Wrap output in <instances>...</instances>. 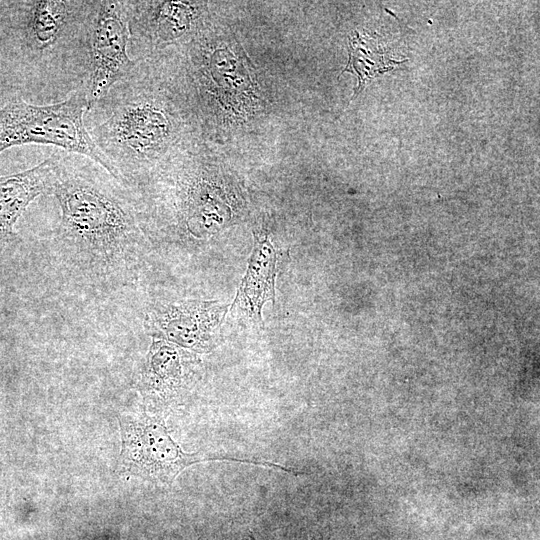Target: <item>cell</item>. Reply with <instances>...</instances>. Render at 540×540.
Returning a JSON list of instances; mask_svg holds the SVG:
<instances>
[{"label": "cell", "mask_w": 540, "mask_h": 540, "mask_svg": "<svg viewBox=\"0 0 540 540\" xmlns=\"http://www.w3.org/2000/svg\"><path fill=\"white\" fill-rule=\"evenodd\" d=\"M129 42L125 2L93 0L87 37L88 69L82 85L90 109L137 65L129 54Z\"/></svg>", "instance_id": "cell-5"}, {"label": "cell", "mask_w": 540, "mask_h": 540, "mask_svg": "<svg viewBox=\"0 0 540 540\" xmlns=\"http://www.w3.org/2000/svg\"><path fill=\"white\" fill-rule=\"evenodd\" d=\"M228 307V304L214 300L160 303L147 311L144 327L153 339L195 352H207L217 341Z\"/></svg>", "instance_id": "cell-7"}, {"label": "cell", "mask_w": 540, "mask_h": 540, "mask_svg": "<svg viewBox=\"0 0 540 540\" xmlns=\"http://www.w3.org/2000/svg\"><path fill=\"white\" fill-rule=\"evenodd\" d=\"M49 194L61 217L52 237L60 263L97 287L118 288L131 280L140 230L130 189L90 159L53 153Z\"/></svg>", "instance_id": "cell-1"}, {"label": "cell", "mask_w": 540, "mask_h": 540, "mask_svg": "<svg viewBox=\"0 0 540 540\" xmlns=\"http://www.w3.org/2000/svg\"><path fill=\"white\" fill-rule=\"evenodd\" d=\"M250 540H256L252 535L249 536ZM311 540H316L315 538H312Z\"/></svg>", "instance_id": "cell-12"}, {"label": "cell", "mask_w": 540, "mask_h": 540, "mask_svg": "<svg viewBox=\"0 0 540 540\" xmlns=\"http://www.w3.org/2000/svg\"><path fill=\"white\" fill-rule=\"evenodd\" d=\"M399 64L393 60L378 42L376 37L355 32L349 37V61L344 71L357 75L356 96L366 82Z\"/></svg>", "instance_id": "cell-11"}, {"label": "cell", "mask_w": 540, "mask_h": 540, "mask_svg": "<svg viewBox=\"0 0 540 540\" xmlns=\"http://www.w3.org/2000/svg\"><path fill=\"white\" fill-rule=\"evenodd\" d=\"M93 0L2 2L0 20L13 55L44 98L67 97L88 69V24Z\"/></svg>", "instance_id": "cell-2"}, {"label": "cell", "mask_w": 540, "mask_h": 540, "mask_svg": "<svg viewBox=\"0 0 540 540\" xmlns=\"http://www.w3.org/2000/svg\"><path fill=\"white\" fill-rule=\"evenodd\" d=\"M136 66L89 110L96 117H86L92 121L86 125L89 135L111 164L114 178L128 188L176 136L168 105L145 90Z\"/></svg>", "instance_id": "cell-3"}, {"label": "cell", "mask_w": 540, "mask_h": 540, "mask_svg": "<svg viewBox=\"0 0 540 540\" xmlns=\"http://www.w3.org/2000/svg\"><path fill=\"white\" fill-rule=\"evenodd\" d=\"M54 174V156L24 171L0 176V244L15 237L14 226L29 204L49 194Z\"/></svg>", "instance_id": "cell-9"}, {"label": "cell", "mask_w": 540, "mask_h": 540, "mask_svg": "<svg viewBox=\"0 0 540 540\" xmlns=\"http://www.w3.org/2000/svg\"><path fill=\"white\" fill-rule=\"evenodd\" d=\"M276 265L277 254L269 238L255 234L247 270L231 307L233 314L254 324H263L262 307L268 301L274 302Z\"/></svg>", "instance_id": "cell-8"}, {"label": "cell", "mask_w": 540, "mask_h": 540, "mask_svg": "<svg viewBox=\"0 0 540 540\" xmlns=\"http://www.w3.org/2000/svg\"><path fill=\"white\" fill-rule=\"evenodd\" d=\"M125 468L149 480L171 483L185 467L202 461L226 460L279 469V465L251 458H235L217 454L185 453L169 436L164 424L156 418L144 417L122 423Z\"/></svg>", "instance_id": "cell-6"}, {"label": "cell", "mask_w": 540, "mask_h": 540, "mask_svg": "<svg viewBox=\"0 0 540 540\" xmlns=\"http://www.w3.org/2000/svg\"><path fill=\"white\" fill-rule=\"evenodd\" d=\"M191 353L170 342L153 339L141 377V387L149 395L170 396L189 379Z\"/></svg>", "instance_id": "cell-10"}, {"label": "cell", "mask_w": 540, "mask_h": 540, "mask_svg": "<svg viewBox=\"0 0 540 540\" xmlns=\"http://www.w3.org/2000/svg\"><path fill=\"white\" fill-rule=\"evenodd\" d=\"M89 109L83 86L54 103L10 101L0 108V154L28 144L53 146L94 161L114 177L111 164L89 135L85 123Z\"/></svg>", "instance_id": "cell-4"}]
</instances>
